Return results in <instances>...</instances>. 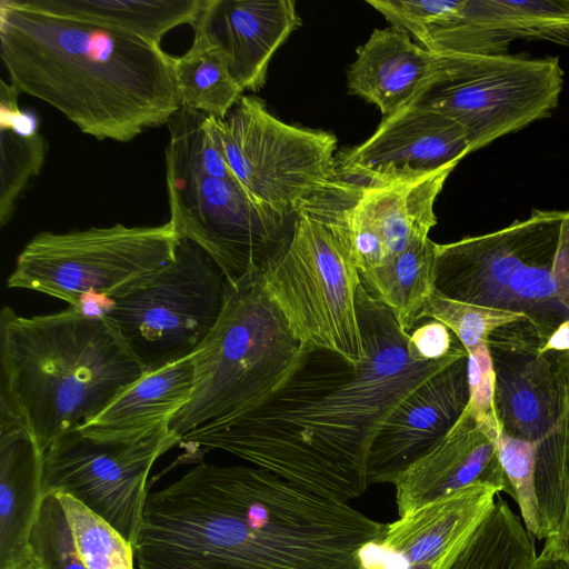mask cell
I'll use <instances>...</instances> for the list:
<instances>
[{"mask_svg":"<svg viewBox=\"0 0 569 569\" xmlns=\"http://www.w3.org/2000/svg\"><path fill=\"white\" fill-rule=\"evenodd\" d=\"M7 569H46L36 558L32 550L31 553L23 558L21 561L12 565Z\"/></svg>","mask_w":569,"mask_h":569,"instance_id":"ab89813d","label":"cell"},{"mask_svg":"<svg viewBox=\"0 0 569 569\" xmlns=\"http://www.w3.org/2000/svg\"><path fill=\"white\" fill-rule=\"evenodd\" d=\"M0 406L44 452L97 417L147 373L112 323L80 309L32 317L0 313Z\"/></svg>","mask_w":569,"mask_h":569,"instance_id":"277c9868","label":"cell"},{"mask_svg":"<svg viewBox=\"0 0 569 569\" xmlns=\"http://www.w3.org/2000/svg\"><path fill=\"white\" fill-rule=\"evenodd\" d=\"M435 288L520 315L546 342L569 321V210H535L503 229L437 244Z\"/></svg>","mask_w":569,"mask_h":569,"instance_id":"5b68a950","label":"cell"},{"mask_svg":"<svg viewBox=\"0 0 569 569\" xmlns=\"http://www.w3.org/2000/svg\"><path fill=\"white\" fill-rule=\"evenodd\" d=\"M214 120L238 183L282 216H296L305 199L337 178L336 136L286 123L256 96H242L223 119Z\"/></svg>","mask_w":569,"mask_h":569,"instance_id":"8fae6325","label":"cell"},{"mask_svg":"<svg viewBox=\"0 0 569 569\" xmlns=\"http://www.w3.org/2000/svg\"><path fill=\"white\" fill-rule=\"evenodd\" d=\"M555 430L563 449L567 469V487L565 509L559 529L555 536L547 539L550 540L569 561V406L558 425L555 427Z\"/></svg>","mask_w":569,"mask_h":569,"instance_id":"8d00e7d4","label":"cell"},{"mask_svg":"<svg viewBox=\"0 0 569 569\" xmlns=\"http://www.w3.org/2000/svg\"><path fill=\"white\" fill-rule=\"evenodd\" d=\"M469 402L468 356L433 375L391 412L368 460V483H393L452 429Z\"/></svg>","mask_w":569,"mask_h":569,"instance_id":"e0dca14e","label":"cell"},{"mask_svg":"<svg viewBox=\"0 0 569 569\" xmlns=\"http://www.w3.org/2000/svg\"><path fill=\"white\" fill-rule=\"evenodd\" d=\"M386 523L257 466L200 462L148 493L138 569H359Z\"/></svg>","mask_w":569,"mask_h":569,"instance_id":"7a4b0ae2","label":"cell"},{"mask_svg":"<svg viewBox=\"0 0 569 569\" xmlns=\"http://www.w3.org/2000/svg\"><path fill=\"white\" fill-rule=\"evenodd\" d=\"M545 343L526 318L497 327L487 340L501 431L536 443L569 406V351L543 350Z\"/></svg>","mask_w":569,"mask_h":569,"instance_id":"5bb4252c","label":"cell"},{"mask_svg":"<svg viewBox=\"0 0 569 569\" xmlns=\"http://www.w3.org/2000/svg\"><path fill=\"white\" fill-rule=\"evenodd\" d=\"M313 351L295 336L268 293L263 269L228 280L222 312L192 355V395L169 421V430L181 438L209 421L259 407Z\"/></svg>","mask_w":569,"mask_h":569,"instance_id":"8992f818","label":"cell"},{"mask_svg":"<svg viewBox=\"0 0 569 569\" xmlns=\"http://www.w3.org/2000/svg\"><path fill=\"white\" fill-rule=\"evenodd\" d=\"M463 0H368L391 27L423 46L430 30L461 7Z\"/></svg>","mask_w":569,"mask_h":569,"instance_id":"836d02e7","label":"cell"},{"mask_svg":"<svg viewBox=\"0 0 569 569\" xmlns=\"http://www.w3.org/2000/svg\"><path fill=\"white\" fill-rule=\"evenodd\" d=\"M170 222L203 249L229 281L264 269L289 244L296 216L256 201L236 179L166 168Z\"/></svg>","mask_w":569,"mask_h":569,"instance_id":"4fadbf2b","label":"cell"},{"mask_svg":"<svg viewBox=\"0 0 569 569\" xmlns=\"http://www.w3.org/2000/svg\"><path fill=\"white\" fill-rule=\"evenodd\" d=\"M193 387L194 362L190 356L147 372L78 428L98 436L132 437L168 426L189 401Z\"/></svg>","mask_w":569,"mask_h":569,"instance_id":"cb8c5ba5","label":"cell"},{"mask_svg":"<svg viewBox=\"0 0 569 569\" xmlns=\"http://www.w3.org/2000/svg\"><path fill=\"white\" fill-rule=\"evenodd\" d=\"M543 350L569 351V321L561 325L553 335L546 341Z\"/></svg>","mask_w":569,"mask_h":569,"instance_id":"f35d334b","label":"cell"},{"mask_svg":"<svg viewBox=\"0 0 569 569\" xmlns=\"http://www.w3.org/2000/svg\"><path fill=\"white\" fill-rule=\"evenodd\" d=\"M457 164L382 184H357L346 180L352 188L357 208L381 237L389 257L428 238L437 223L435 201Z\"/></svg>","mask_w":569,"mask_h":569,"instance_id":"603a6c76","label":"cell"},{"mask_svg":"<svg viewBox=\"0 0 569 569\" xmlns=\"http://www.w3.org/2000/svg\"><path fill=\"white\" fill-rule=\"evenodd\" d=\"M562 87L557 57L436 53L433 72L411 106L458 123L472 152L548 117Z\"/></svg>","mask_w":569,"mask_h":569,"instance_id":"ba28073f","label":"cell"},{"mask_svg":"<svg viewBox=\"0 0 569 569\" xmlns=\"http://www.w3.org/2000/svg\"><path fill=\"white\" fill-rule=\"evenodd\" d=\"M529 569H569V561L548 539Z\"/></svg>","mask_w":569,"mask_h":569,"instance_id":"74e56055","label":"cell"},{"mask_svg":"<svg viewBox=\"0 0 569 569\" xmlns=\"http://www.w3.org/2000/svg\"><path fill=\"white\" fill-rule=\"evenodd\" d=\"M228 279L198 244L180 237L174 258L103 313L147 372L192 356L224 307Z\"/></svg>","mask_w":569,"mask_h":569,"instance_id":"30bf717a","label":"cell"},{"mask_svg":"<svg viewBox=\"0 0 569 569\" xmlns=\"http://www.w3.org/2000/svg\"><path fill=\"white\" fill-rule=\"evenodd\" d=\"M517 40L569 44V0H463L429 32L435 53L507 54Z\"/></svg>","mask_w":569,"mask_h":569,"instance_id":"ac0fdd59","label":"cell"},{"mask_svg":"<svg viewBox=\"0 0 569 569\" xmlns=\"http://www.w3.org/2000/svg\"><path fill=\"white\" fill-rule=\"evenodd\" d=\"M56 493L86 569H134L133 546L120 532L73 497Z\"/></svg>","mask_w":569,"mask_h":569,"instance_id":"f1b7e54d","label":"cell"},{"mask_svg":"<svg viewBox=\"0 0 569 569\" xmlns=\"http://www.w3.org/2000/svg\"><path fill=\"white\" fill-rule=\"evenodd\" d=\"M27 6L134 34L160 46L170 30L193 24L204 0H22Z\"/></svg>","mask_w":569,"mask_h":569,"instance_id":"d4e9b609","label":"cell"},{"mask_svg":"<svg viewBox=\"0 0 569 569\" xmlns=\"http://www.w3.org/2000/svg\"><path fill=\"white\" fill-rule=\"evenodd\" d=\"M179 442L180 438L168 426L132 437L72 429L44 451V491L73 497L111 525L134 549L151 468Z\"/></svg>","mask_w":569,"mask_h":569,"instance_id":"7c38bea8","label":"cell"},{"mask_svg":"<svg viewBox=\"0 0 569 569\" xmlns=\"http://www.w3.org/2000/svg\"><path fill=\"white\" fill-rule=\"evenodd\" d=\"M536 557L533 538L508 502L498 496L450 569H529Z\"/></svg>","mask_w":569,"mask_h":569,"instance_id":"83f0119b","label":"cell"},{"mask_svg":"<svg viewBox=\"0 0 569 569\" xmlns=\"http://www.w3.org/2000/svg\"><path fill=\"white\" fill-rule=\"evenodd\" d=\"M497 453L512 490L522 522L533 539L540 540V512L536 486V442L510 437L502 431Z\"/></svg>","mask_w":569,"mask_h":569,"instance_id":"4dcf8cb0","label":"cell"},{"mask_svg":"<svg viewBox=\"0 0 569 569\" xmlns=\"http://www.w3.org/2000/svg\"><path fill=\"white\" fill-rule=\"evenodd\" d=\"M437 243L429 237L360 273L361 284L392 312L400 329L410 333L435 290Z\"/></svg>","mask_w":569,"mask_h":569,"instance_id":"484cf974","label":"cell"},{"mask_svg":"<svg viewBox=\"0 0 569 569\" xmlns=\"http://www.w3.org/2000/svg\"><path fill=\"white\" fill-rule=\"evenodd\" d=\"M499 495L476 483L399 517L359 550V569H450Z\"/></svg>","mask_w":569,"mask_h":569,"instance_id":"2e32d148","label":"cell"},{"mask_svg":"<svg viewBox=\"0 0 569 569\" xmlns=\"http://www.w3.org/2000/svg\"><path fill=\"white\" fill-rule=\"evenodd\" d=\"M349 67V92L377 106L383 118L410 107L429 81L436 53L393 27L376 29Z\"/></svg>","mask_w":569,"mask_h":569,"instance_id":"7402d4cb","label":"cell"},{"mask_svg":"<svg viewBox=\"0 0 569 569\" xmlns=\"http://www.w3.org/2000/svg\"><path fill=\"white\" fill-rule=\"evenodd\" d=\"M467 352L469 402L465 411L476 419L478 427L497 445L501 428L495 410V375L487 342Z\"/></svg>","mask_w":569,"mask_h":569,"instance_id":"e575fe53","label":"cell"},{"mask_svg":"<svg viewBox=\"0 0 569 569\" xmlns=\"http://www.w3.org/2000/svg\"><path fill=\"white\" fill-rule=\"evenodd\" d=\"M180 236L168 221L152 227H92L36 234L17 257L10 288L49 295L80 309L112 301L147 282L176 254Z\"/></svg>","mask_w":569,"mask_h":569,"instance_id":"52a82bcc","label":"cell"},{"mask_svg":"<svg viewBox=\"0 0 569 569\" xmlns=\"http://www.w3.org/2000/svg\"><path fill=\"white\" fill-rule=\"evenodd\" d=\"M365 347L355 366L315 350L259 407L201 425L183 447L222 450L312 492L348 502L368 488L372 443L397 406L456 360L420 362L390 309L360 284L357 293Z\"/></svg>","mask_w":569,"mask_h":569,"instance_id":"6da1fadb","label":"cell"},{"mask_svg":"<svg viewBox=\"0 0 569 569\" xmlns=\"http://www.w3.org/2000/svg\"><path fill=\"white\" fill-rule=\"evenodd\" d=\"M407 350L411 359L420 362L468 353L458 337L446 325L435 319L409 333Z\"/></svg>","mask_w":569,"mask_h":569,"instance_id":"d590c367","label":"cell"},{"mask_svg":"<svg viewBox=\"0 0 569 569\" xmlns=\"http://www.w3.org/2000/svg\"><path fill=\"white\" fill-rule=\"evenodd\" d=\"M266 289L295 336L313 350L359 365L365 347L357 293L360 272L321 223L296 213L286 250L263 269Z\"/></svg>","mask_w":569,"mask_h":569,"instance_id":"9c48e42d","label":"cell"},{"mask_svg":"<svg viewBox=\"0 0 569 569\" xmlns=\"http://www.w3.org/2000/svg\"><path fill=\"white\" fill-rule=\"evenodd\" d=\"M0 57L10 82L98 140L128 142L180 109L173 58L108 26L0 1Z\"/></svg>","mask_w":569,"mask_h":569,"instance_id":"3957f363","label":"cell"},{"mask_svg":"<svg viewBox=\"0 0 569 569\" xmlns=\"http://www.w3.org/2000/svg\"><path fill=\"white\" fill-rule=\"evenodd\" d=\"M173 76L180 108L218 120L223 119L243 96L222 53L197 36L183 54L173 58Z\"/></svg>","mask_w":569,"mask_h":569,"instance_id":"4316f807","label":"cell"},{"mask_svg":"<svg viewBox=\"0 0 569 569\" xmlns=\"http://www.w3.org/2000/svg\"><path fill=\"white\" fill-rule=\"evenodd\" d=\"M430 318L446 325L469 350L488 340L499 326L523 318L520 315L449 299L435 288L420 320Z\"/></svg>","mask_w":569,"mask_h":569,"instance_id":"1f68e13d","label":"cell"},{"mask_svg":"<svg viewBox=\"0 0 569 569\" xmlns=\"http://www.w3.org/2000/svg\"><path fill=\"white\" fill-rule=\"evenodd\" d=\"M0 224L13 216L17 201L46 161L47 142L42 133L23 134L0 127Z\"/></svg>","mask_w":569,"mask_h":569,"instance_id":"f546056e","label":"cell"},{"mask_svg":"<svg viewBox=\"0 0 569 569\" xmlns=\"http://www.w3.org/2000/svg\"><path fill=\"white\" fill-rule=\"evenodd\" d=\"M44 496V452L31 430L0 406V569L31 553Z\"/></svg>","mask_w":569,"mask_h":569,"instance_id":"44dd1931","label":"cell"},{"mask_svg":"<svg viewBox=\"0 0 569 569\" xmlns=\"http://www.w3.org/2000/svg\"><path fill=\"white\" fill-rule=\"evenodd\" d=\"M476 483L512 498L496 442L463 411L446 437L393 481L399 517Z\"/></svg>","mask_w":569,"mask_h":569,"instance_id":"ffe728a7","label":"cell"},{"mask_svg":"<svg viewBox=\"0 0 569 569\" xmlns=\"http://www.w3.org/2000/svg\"><path fill=\"white\" fill-rule=\"evenodd\" d=\"M471 148L462 128L418 106L382 118L362 143L336 154L337 177L357 184H382L432 173L459 161Z\"/></svg>","mask_w":569,"mask_h":569,"instance_id":"9a60e30c","label":"cell"},{"mask_svg":"<svg viewBox=\"0 0 569 569\" xmlns=\"http://www.w3.org/2000/svg\"><path fill=\"white\" fill-rule=\"evenodd\" d=\"M300 24L293 0H204L192 28L222 53L239 87L256 92L274 52Z\"/></svg>","mask_w":569,"mask_h":569,"instance_id":"d6986e66","label":"cell"},{"mask_svg":"<svg viewBox=\"0 0 569 569\" xmlns=\"http://www.w3.org/2000/svg\"><path fill=\"white\" fill-rule=\"evenodd\" d=\"M30 547L46 569H86L76 552L70 526L56 492L44 496Z\"/></svg>","mask_w":569,"mask_h":569,"instance_id":"d6a6232c","label":"cell"}]
</instances>
